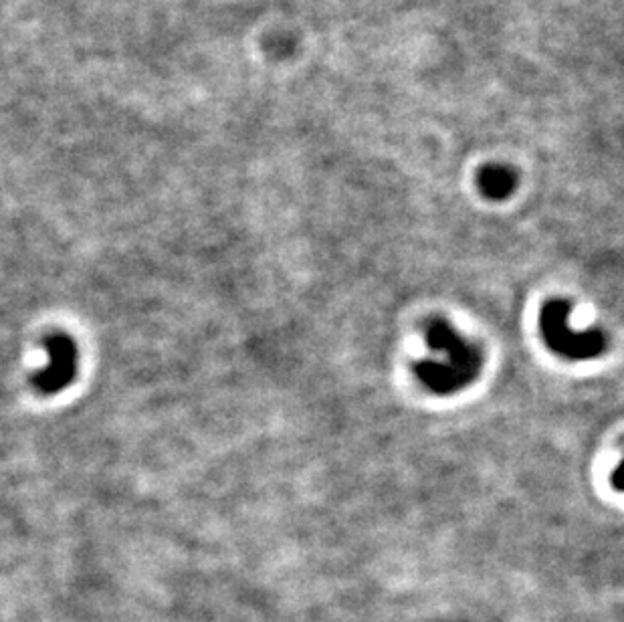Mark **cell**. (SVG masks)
I'll use <instances>...</instances> for the list:
<instances>
[{
  "instance_id": "cell-1",
  "label": "cell",
  "mask_w": 624,
  "mask_h": 622,
  "mask_svg": "<svg viewBox=\"0 0 624 622\" xmlns=\"http://www.w3.org/2000/svg\"><path fill=\"white\" fill-rule=\"evenodd\" d=\"M77 370V350L69 340L57 338L51 344V364L39 376V386L45 392L63 388Z\"/></svg>"
}]
</instances>
